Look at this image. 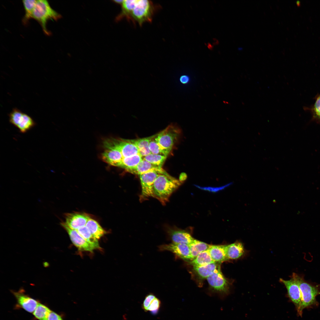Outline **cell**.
Here are the masks:
<instances>
[{"instance_id":"cell-39","label":"cell","mask_w":320,"mask_h":320,"mask_svg":"<svg viewBox=\"0 0 320 320\" xmlns=\"http://www.w3.org/2000/svg\"><path fill=\"white\" fill-rule=\"evenodd\" d=\"M123 1L124 0H114L112 1L113 2H114V3H115L116 4L121 5L122 4Z\"/></svg>"},{"instance_id":"cell-17","label":"cell","mask_w":320,"mask_h":320,"mask_svg":"<svg viewBox=\"0 0 320 320\" xmlns=\"http://www.w3.org/2000/svg\"><path fill=\"white\" fill-rule=\"evenodd\" d=\"M227 245H210L208 249L213 261L220 263L227 260L226 256Z\"/></svg>"},{"instance_id":"cell-9","label":"cell","mask_w":320,"mask_h":320,"mask_svg":"<svg viewBox=\"0 0 320 320\" xmlns=\"http://www.w3.org/2000/svg\"><path fill=\"white\" fill-rule=\"evenodd\" d=\"M161 173L156 171L148 172L140 175L141 186L140 200L143 201L153 197V190L154 182Z\"/></svg>"},{"instance_id":"cell-13","label":"cell","mask_w":320,"mask_h":320,"mask_svg":"<svg viewBox=\"0 0 320 320\" xmlns=\"http://www.w3.org/2000/svg\"><path fill=\"white\" fill-rule=\"evenodd\" d=\"M112 142L120 151L123 158L139 154L136 146L129 140L111 138Z\"/></svg>"},{"instance_id":"cell-24","label":"cell","mask_w":320,"mask_h":320,"mask_svg":"<svg viewBox=\"0 0 320 320\" xmlns=\"http://www.w3.org/2000/svg\"><path fill=\"white\" fill-rule=\"evenodd\" d=\"M215 263L212 259L208 250L201 252L193 260L190 261V264L193 266H201Z\"/></svg>"},{"instance_id":"cell-3","label":"cell","mask_w":320,"mask_h":320,"mask_svg":"<svg viewBox=\"0 0 320 320\" xmlns=\"http://www.w3.org/2000/svg\"><path fill=\"white\" fill-rule=\"evenodd\" d=\"M293 273L298 282L301 292V301L300 312L302 316L303 309L317 304L316 297L320 295V287L319 285L313 284L307 281L303 276Z\"/></svg>"},{"instance_id":"cell-8","label":"cell","mask_w":320,"mask_h":320,"mask_svg":"<svg viewBox=\"0 0 320 320\" xmlns=\"http://www.w3.org/2000/svg\"><path fill=\"white\" fill-rule=\"evenodd\" d=\"M280 281L285 286L288 297L295 305L299 316H301L300 312L301 296L298 282L294 274L289 280L280 279Z\"/></svg>"},{"instance_id":"cell-37","label":"cell","mask_w":320,"mask_h":320,"mask_svg":"<svg viewBox=\"0 0 320 320\" xmlns=\"http://www.w3.org/2000/svg\"><path fill=\"white\" fill-rule=\"evenodd\" d=\"M180 82L183 84H185L188 83L189 81V78L188 76L186 75L182 76L180 78Z\"/></svg>"},{"instance_id":"cell-10","label":"cell","mask_w":320,"mask_h":320,"mask_svg":"<svg viewBox=\"0 0 320 320\" xmlns=\"http://www.w3.org/2000/svg\"><path fill=\"white\" fill-rule=\"evenodd\" d=\"M159 249L160 251L170 252L183 259L191 260L190 249L188 245L172 242L161 245L159 246Z\"/></svg>"},{"instance_id":"cell-14","label":"cell","mask_w":320,"mask_h":320,"mask_svg":"<svg viewBox=\"0 0 320 320\" xmlns=\"http://www.w3.org/2000/svg\"><path fill=\"white\" fill-rule=\"evenodd\" d=\"M169 237L172 242L189 245L195 239L186 230L175 228L168 230Z\"/></svg>"},{"instance_id":"cell-20","label":"cell","mask_w":320,"mask_h":320,"mask_svg":"<svg viewBox=\"0 0 320 320\" xmlns=\"http://www.w3.org/2000/svg\"><path fill=\"white\" fill-rule=\"evenodd\" d=\"M213 263L201 266H193V269L197 274L202 279H207L215 271L219 265Z\"/></svg>"},{"instance_id":"cell-12","label":"cell","mask_w":320,"mask_h":320,"mask_svg":"<svg viewBox=\"0 0 320 320\" xmlns=\"http://www.w3.org/2000/svg\"><path fill=\"white\" fill-rule=\"evenodd\" d=\"M90 218L89 216L85 213H68L66 214L65 221L63 223L70 228L77 230L86 226Z\"/></svg>"},{"instance_id":"cell-28","label":"cell","mask_w":320,"mask_h":320,"mask_svg":"<svg viewBox=\"0 0 320 320\" xmlns=\"http://www.w3.org/2000/svg\"><path fill=\"white\" fill-rule=\"evenodd\" d=\"M51 311L45 305L39 303L33 314L39 320H47L48 315Z\"/></svg>"},{"instance_id":"cell-11","label":"cell","mask_w":320,"mask_h":320,"mask_svg":"<svg viewBox=\"0 0 320 320\" xmlns=\"http://www.w3.org/2000/svg\"><path fill=\"white\" fill-rule=\"evenodd\" d=\"M61 225L68 233L72 242L79 250L93 252L95 249L94 247L82 237L76 230L70 228L63 222L61 223Z\"/></svg>"},{"instance_id":"cell-16","label":"cell","mask_w":320,"mask_h":320,"mask_svg":"<svg viewBox=\"0 0 320 320\" xmlns=\"http://www.w3.org/2000/svg\"><path fill=\"white\" fill-rule=\"evenodd\" d=\"M126 171L139 175L152 171L157 172L161 174L167 173L162 167L154 165L143 159L136 167Z\"/></svg>"},{"instance_id":"cell-32","label":"cell","mask_w":320,"mask_h":320,"mask_svg":"<svg viewBox=\"0 0 320 320\" xmlns=\"http://www.w3.org/2000/svg\"><path fill=\"white\" fill-rule=\"evenodd\" d=\"M161 305L160 300L156 297L151 302L146 311H150L154 314L157 313Z\"/></svg>"},{"instance_id":"cell-40","label":"cell","mask_w":320,"mask_h":320,"mask_svg":"<svg viewBox=\"0 0 320 320\" xmlns=\"http://www.w3.org/2000/svg\"><path fill=\"white\" fill-rule=\"evenodd\" d=\"M296 3L297 5L299 6L300 5V2L299 1H296Z\"/></svg>"},{"instance_id":"cell-31","label":"cell","mask_w":320,"mask_h":320,"mask_svg":"<svg viewBox=\"0 0 320 320\" xmlns=\"http://www.w3.org/2000/svg\"><path fill=\"white\" fill-rule=\"evenodd\" d=\"M23 113L17 108H14L13 109L9 115L10 123L17 127L20 119Z\"/></svg>"},{"instance_id":"cell-22","label":"cell","mask_w":320,"mask_h":320,"mask_svg":"<svg viewBox=\"0 0 320 320\" xmlns=\"http://www.w3.org/2000/svg\"><path fill=\"white\" fill-rule=\"evenodd\" d=\"M76 230L82 237L94 247L95 249H101L98 240L91 233L86 226L80 228Z\"/></svg>"},{"instance_id":"cell-30","label":"cell","mask_w":320,"mask_h":320,"mask_svg":"<svg viewBox=\"0 0 320 320\" xmlns=\"http://www.w3.org/2000/svg\"><path fill=\"white\" fill-rule=\"evenodd\" d=\"M155 136L156 135H153L149 144V149L151 153L167 156L157 143L155 139Z\"/></svg>"},{"instance_id":"cell-5","label":"cell","mask_w":320,"mask_h":320,"mask_svg":"<svg viewBox=\"0 0 320 320\" xmlns=\"http://www.w3.org/2000/svg\"><path fill=\"white\" fill-rule=\"evenodd\" d=\"M181 134V130L177 126L171 124L156 135V140L167 156L178 140Z\"/></svg>"},{"instance_id":"cell-15","label":"cell","mask_w":320,"mask_h":320,"mask_svg":"<svg viewBox=\"0 0 320 320\" xmlns=\"http://www.w3.org/2000/svg\"><path fill=\"white\" fill-rule=\"evenodd\" d=\"M12 292L23 308L30 313L34 312L39 303L37 301L24 294L23 289Z\"/></svg>"},{"instance_id":"cell-6","label":"cell","mask_w":320,"mask_h":320,"mask_svg":"<svg viewBox=\"0 0 320 320\" xmlns=\"http://www.w3.org/2000/svg\"><path fill=\"white\" fill-rule=\"evenodd\" d=\"M211 288L215 292L219 293L223 297L229 292L228 282L225 277L221 270L219 264L214 272L207 278Z\"/></svg>"},{"instance_id":"cell-21","label":"cell","mask_w":320,"mask_h":320,"mask_svg":"<svg viewBox=\"0 0 320 320\" xmlns=\"http://www.w3.org/2000/svg\"><path fill=\"white\" fill-rule=\"evenodd\" d=\"M86 226L91 233L98 240L106 233V231L97 222L91 218L89 219Z\"/></svg>"},{"instance_id":"cell-34","label":"cell","mask_w":320,"mask_h":320,"mask_svg":"<svg viewBox=\"0 0 320 320\" xmlns=\"http://www.w3.org/2000/svg\"><path fill=\"white\" fill-rule=\"evenodd\" d=\"M229 184L225 185L223 186L219 187H201L199 186L196 185V187L197 188H199L200 189L203 190H204L207 191L212 192H216L220 191L221 190H222L225 187H227Z\"/></svg>"},{"instance_id":"cell-23","label":"cell","mask_w":320,"mask_h":320,"mask_svg":"<svg viewBox=\"0 0 320 320\" xmlns=\"http://www.w3.org/2000/svg\"><path fill=\"white\" fill-rule=\"evenodd\" d=\"M188 245L190 249L192 261L199 253L207 250L210 245L195 239L192 243Z\"/></svg>"},{"instance_id":"cell-36","label":"cell","mask_w":320,"mask_h":320,"mask_svg":"<svg viewBox=\"0 0 320 320\" xmlns=\"http://www.w3.org/2000/svg\"><path fill=\"white\" fill-rule=\"evenodd\" d=\"M47 320H63L61 316L52 311H51L47 318Z\"/></svg>"},{"instance_id":"cell-19","label":"cell","mask_w":320,"mask_h":320,"mask_svg":"<svg viewBox=\"0 0 320 320\" xmlns=\"http://www.w3.org/2000/svg\"><path fill=\"white\" fill-rule=\"evenodd\" d=\"M153 136V135L139 139L130 140L137 147L139 154L142 157L151 153L149 146L150 142Z\"/></svg>"},{"instance_id":"cell-1","label":"cell","mask_w":320,"mask_h":320,"mask_svg":"<svg viewBox=\"0 0 320 320\" xmlns=\"http://www.w3.org/2000/svg\"><path fill=\"white\" fill-rule=\"evenodd\" d=\"M121 10L116 16L115 21L118 22L125 18L140 26L145 22L152 21L156 6L148 0H125L121 5Z\"/></svg>"},{"instance_id":"cell-29","label":"cell","mask_w":320,"mask_h":320,"mask_svg":"<svg viewBox=\"0 0 320 320\" xmlns=\"http://www.w3.org/2000/svg\"><path fill=\"white\" fill-rule=\"evenodd\" d=\"M167 157L163 155L151 153L143 159L154 165L162 167Z\"/></svg>"},{"instance_id":"cell-4","label":"cell","mask_w":320,"mask_h":320,"mask_svg":"<svg viewBox=\"0 0 320 320\" xmlns=\"http://www.w3.org/2000/svg\"><path fill=\"white\" fill-rule=\"evenodd\" d=\"M61 17V15L51 7L48 1L37 0L32 13V18L39 22L46 34L47 35L50 34L46 27L47 21L49 20L57 21Z\"/></svg>"},{"instance_id":"cell-35","label":"cell","mask_w":320,"mask_h":320,"mask_svg":"<svg viewBox=\"0 0 320 320\" xmlns=\"http://www.w3.org/2000/svg\"><path fill=\"white\" fill-rule=\"evenodd\" d=\"M313 110L316 116L320 118V95L316 100Z\"/></svg>"},{"instance_id":"cell-25","label":"cell","mask_w":320,"mask_h":320,"mask_svg":"<svg viewBox=\"0 0 320 320\" xmlns=\"http://www.w3.org/2000/svg\"><path fill=\"white\" fill-rule=\"evenodd\" d=\"M36 125V123L31 117L28 114L23 113L20 118L17 127L20 132L24 133Z\"/></svg>"},{"instance_id":"cell-33","label":"cell","mask_w":320,"mask_h":320,"mask_svg":"<svg viewBox=\"0 0 320 320\" xmlns=\"http://www.w3.org/2000/svg\"><path fill=\"white\" fill-rule=\"evenodd\" d=\"M156 297L154 294L152 293L148 295L145 297L142 305V308L145 311H146L152 301Z\"/></svg>"},{"instance_id":"cell-7","label":"cell","mask_w":320,"mask_h":320,"mask_svg":"<svg viewBox=\"0 0 320 320\" xmlns=\"http://www.w3.org/2000/svg\"><path fill=\"white\" fill-rule=\"evenodd\" d=\"M104 150L102 154V159L106 163L115 167H119L123 158L119 149L112 142L111 139L103 142Z\"/></svg>"},{"instance_id":"cell-38","label":"cell","mask_w":320,"mask_h":320,"mask_svg":"<svg viewBox=\"0 0 320 320\" xmlns=\"http://www.w3.org/2000/svg\"><path fill=\"white\" fill-rule=\"evenodd\" d=\"M187 175L186 174L185 172L181 173L179 176V180L181 183L184 181L187 178Z\"/></svg>"},{"instance_id":"cell-26","label":"cell","mask_w":320,"mask_h":320,"mask_svg":"<svg viewBox=\"0 0 320 320\" xmlns=\"http://www.w3.org/2000/svg\"><path fill=\"white\" fill-rule=\"evenodd\" d=\"M143 159L139 154L123 158L119 167L127 170L136 167Z\"/></svg>"},{"instance_id":"cell-27","label":"cell","mask_w":320,"mask_h":320,"mask_svg":"<svg viewBox=\"0 0 320 320\" xmlns=\"http://www.w3.org/2000/svg\"><path fill=\"white\" fill-rule=\"evenodd\" d=\"M37 0H25L23 3L25 10V15L23 19L24 24H26L29 19L32 18V13Z\"/></svg>"},{"instance_id":"cell-18","label":"cell","mask_w":320,"mask_h":320,"mask_svg":"<svg viewBox=\"0 0 320 320\" xmlns=\"http://www.w3.org/2000/svg\"><path fill=\"white\" fill-rule=\"evenodd\" d=\"M244 246L241 243L236 242L227 245L226 249V256L227 260L238 259L244 253Z\"/></svg>"},{"instance_id":"cell-2","label":"cell","mask_w":320,"mask_h":320,"mask_svg":"<svg viewBox=\"0 0 320 320\" xmlns=\"http://www.w3.org/2000/svg\"><path fill=\"white\" fill-rule=\"evenodd\" d=\"M182 183L167 173L160 174L153 184V197L164 205L168 201L172 193Z\"/></svg>"}]
</instances>
